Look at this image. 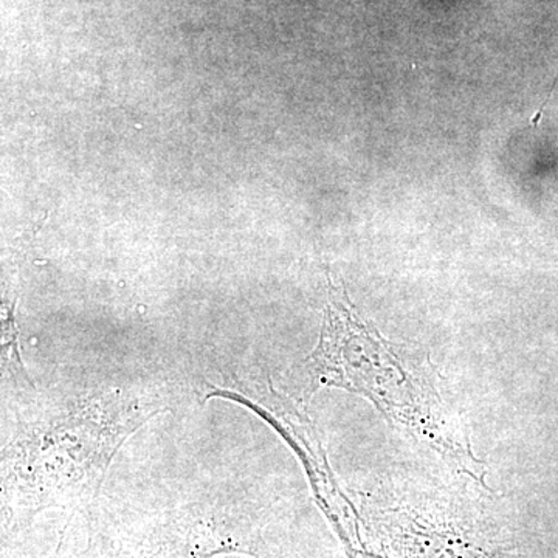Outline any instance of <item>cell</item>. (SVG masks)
Instances as JSON below:
<instances>
[{"instance_id":"1","label":"cell","mask_w":558,"mask_h":558,"mask_svg":"<svg viewBox=\"0 0 558 558\" xmlns=\"http://www.w3.org/2000/svg\"><path fill=\"white\" fill-rule=\"evenodd\" d=\"M295 380L303 403L322 388L365 396L418 444L484 483L486 469L473 454L465 425L444 398L442 377L428 354L385 339L355 312L347 290L330 279L318 344L301 363Z\"/></svg>"},{"instance_id":"2","label":"cell","mask_w":558,"mask_h":558,"mask_svg":"<svg viewBox=\"0 0 558 558\" xmlns=\"http://www.w3.org/2000/svg\"><path fill=\"white\" fill-rule=\"evenodd\" d=\"M165 409L156 389L119 387L32 405L3 449L9 501L38 512L90 497L121 444Z\"/></svg>"}]
</instances>
